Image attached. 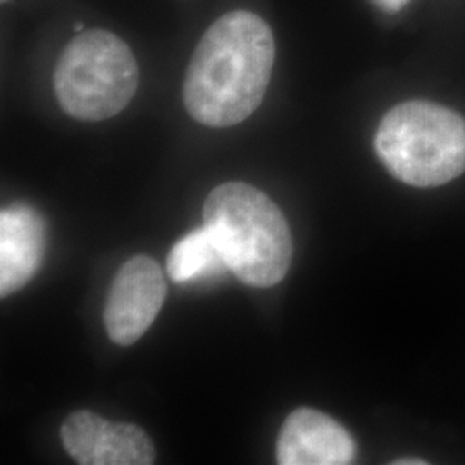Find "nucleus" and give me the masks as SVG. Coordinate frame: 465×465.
Segmentation results:
<instances>
[{"label": "nucleus", "instance_id": "f257e3e1", "mask_svg": "<svg viewBox=\"0 0 465 465\" xmlns=\"http://www.w3.org/2000/svg\"><path fill=\"white\" fill-rule=\"evenodd\" d=\"M276 45L266 21L250 11L219 17L200 38L183 84L184 107L197 123L228 128L266 97Z\"/></svg>", "mask_w": 465, "mask_h": 465}, {"label": "nucleus", "instance_id": "f03ea898", "mask_svg": "<svg viewBox=\"0 0 465 465\" xmlns=\"http://www.w3.org/2000/svg\"><path fill=\"white\" fill-rule=\"evenodd\" d=\"M203 224L240 282L271 288L286 276L293 255L292 232L264 192L240 182L219 184L203 203Z\"/></svg>", "mask_w": 465, "mask_h": 465}, {"label": "nucleus", "instance_id": "7ed1b4c3", "mask_svg": "<svg viewBox=\"0 0 465 465\" xmlns=\"http://www.w3.org/2000/svg\"><path fill=\"white\" fill-rule=\"evenodd\" d=\"M374 147L401 183L441 186L465 173V119L441 104L407 100L384 114Z\"/></svg>", "mask_w": 465, "mask_h": 465}, {"label": "nucleus", "instance_id": "20e7f679", "mask_svg": "<svg viewBox=\"0 0 465 465\" xmlns=\"http://www.w3.org/2000/svg\"><path fill=\"white\" fill-rule=\"evenodd\" d=\"M140 71L134 52L117 35L88 30L63 50L54 90L63 111L80 121H104L119 114L134 97Z\"/></svg>", "mask_w": 465, "mask_h": 465}, {"label": "nucleus", "instance_id": "39448f33", "mask_svg": "<svg viewBox=\"0 0 465 465\" xmlns=\"http://www.w3.org/2000/svg\"><path fill=\"white\" fill-rule=\"evenodd\" d=\"M167 295L161 266L147 255L130 259L111 284L104 309L109 338L121 347L136 343L159 316Z\"/></svg>", "mask_w": 465, "mask_h": 465}, {"label": "nucleus", "instance_id": "423d86ee", "mask_svg": "<svg viewBox=\"0 0 465 465\" xmlns=\"http://www.w3.org/2000/svg\"><path fill=\"white\" fill-rule=\"evenodd\" d=\"M61 440L76 464L150 465L157 457L153 443L142 428L111 422L90 411L67 416Z\"/></svg>", "mask_w": 465, "mask_h": 465}, {"label": "nucleus", "instance_id": "0eeeda50", "mask_svg": "<svg viewBox=\"0 0 465 465\" xmlns=\"http://www.w3.org/2000/svg\"><path fill=\"white\" fill-rule=\"evenodd\" d=\"M355 440L331 416L302 407L286 417L276 445L282 465H347L355 462Z\"/></svg>", "mask_w": 465, "mask_h": 465}, {"label": "nucleus", "instance_id": "6e6552de", "mask_svg": "<svg viewBox=\"0 0 465 465\" xmlns=\"http://www.w3.org/2000/svg\"><path fill=\"white\" fill-rule=\"evenodd\" d=\"M45 253V223L25 203L0 213V295L7 297L30 282Z\"/></svg>", "mask_w": 465, "mask_h": 465}, {"label": "nucleus", "instance_id": "1a4fd4ad", "mask_svg": "<svg viewBox=\"0 0 465 465\" xmlns=\"http://www.w3.org/2000/svg\"><path fill=\"white\" fill-rule=\"evenodd\" d=\"M226 271L228 264L205 224L183 236L167 255V274L180 284L219 278Z\"/></svg>", "mask_w": 465, "mask_h": 465}, {"label": "nucleus", "instance_id": "9d476101", "mask_svg": "<svg viewBox=\"0 0 465 465\" xmlns=\"http://www.w3.org/2000/svg\"><path fill=\"white\" fill-rule=\"evenodd\" d=\"M384 13H399L411 0H372Z\"/></svg>", "mask_w": 465, "mask_h": 465}, {"label": "nucleus", "instance_id": "9b49d317", "mask_svg": "<svg viewBox=\"0 0 465 465\" xmlns=\"http://www.w3.org/2000/svg\"><path fill=\"white\" fill-rule=\"evenodd\" d=\"M391 464L397 465H426L428 462L422 460V459H405V460H395Z\"/></svg>", "mask_w": 465, "mask_h": 465}, {"label": "nucleus", "instance_id": "f8f14e48", "mask_svg": "<svg viewBox=\"0 0 465 465\" xmlns=\"http://www.w3.org/2000/svg\"><path fill=\"white\" fill-rule=\"evenodd\" d=\"M2 2H9V0H2Z\"/></svg>", "mask_w": 465, "mask_h": 465}]
</instances>
